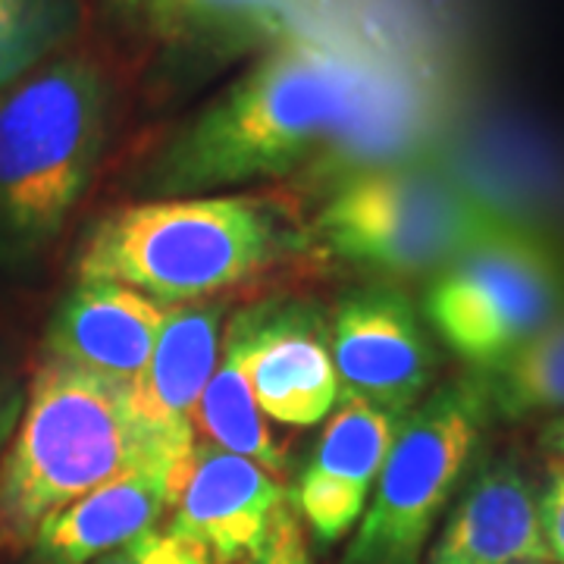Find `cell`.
<instances>
[{
	"mask_svg": "<svg viewBox=\"0 0 564 564\" xmlns=\"http://www.w3.org/2000/svg\"><path fill=\"white\" fill-rule=\"evenodd\" d=\"M492 414L533 417L564 411V311L518 351L486 370H474Z\"/></svg>",
	"mask_w": 564,
	"mask_h": 564,
	"instance_id": "ac0fdd59",
	"label": "cell"
},
{
	"mask_svg": "<svg viewBox=\"0 0 564 564\" xmlns=\"http://www.w3.org/2000/svg\"><path fill=\"white\" fill-rule=\"evenodd\" d=\"M285 499L282 480L261 464L217 445H195L170 530L202 545L210 562H254Z\"/></svg>",
	"mask_w": 564,
	"mask_h": 564,
	"instance_id": "8fae6325",
	"label": "cell"
},
{
	"mask_svg": "<svg viewBox=\"0 0 564 564\" xmlns=\"http://www.w3.org/2000/svg\"><path fill=\"white\" fill-rule=\"evenodd\" d=\"M489 414L484 386L470 373L404 417L345 564L421 562L423 543L462 484Z\"/></svg>",
	"mask_w": 564,
	"mask_h": 564,
	"instance_id": "8992f818",
	"label": "cell"
},
{
	"mask_svg": "<svg viewBox=\"0 0 564 564\" xmlns=\"http://www.w3.org/2000/svg\"><path fill=\"white\" fill-rule=\"evenodd\" d=\"M76 25L73 0H0V91L35 73Z\"/></svg>",
	"mask_w": 564,
	"mask_h": 564,
	"instance_id": "d6986e66",
	"label": "cell"
},
{
	"mask_svg": "<svg viewBox=\"0 0 564 564\" xmlns=\"http://www.w3.org/2000/svg\"><path fill=\"white\" fill-rule=\"evenodd\" d=\"M242 367L251 395L263 417L289 426L321 423L339 399V377L333 367L323 329L304 314L267 321L239 314Z\"/></svg>",
	"mask_w": 564,
	"mask_h": 564,
	"instance_id": "5bb4252c",
	"label": "cell"
},
{
	"mask_svg": "<svg viewBox=\"0 0 564 564\" xmlns=\"http://www.w3.org/2000/svg\"><path fill=\"white\" fill-rule=\"evenodd\" d=\"M402 423V414L364 399H339L333 408L295 489L299 511L317 540L336 543L358 524Z\"/></svg>",
	"mask_w": 564,
	"mask_h": 564,
	"instance_id": "7c38bea8",
	"label": "cell"
},
{
	"mask_svg": "<svg viewBox=\"0 0 564 564\" xmlns=\"http://www.w3.org/2000/svg\"><path fill=\"white\" fill-rule=\"evenodd\" d=\"M223 304L185 302L166 307L154 355L129 383V404L148 436L195 443V408L210 383L223 348Z\"/></svg>",
	"mask_w": 564,
	"mask_h": 564,
	"instance_id": "9a60e30c",
	"label": "cell"
},
{
	"mask_svg": "<svg viewBox=\"0 0 564 564\" xmlns=\"http://www.w3.org/2000/svg\"><path fill=\"white\" fill-rule=\"evenodd\" d=\"M95 564H210L207 552L173 530H148L144 536L113 549Z\"/></svg>",
	"mask_w": 564,
	"mask_h": 564,
	"instance_id": "ffe728a7",
	"label": "cell"
},
{
	"mask_svg": "<svg viewBox=\"0 0 564 564\" xmlns=\"http://www.w3.org/2000/svg\"><path fill=\"white\" fill-rule=\"evenodd\" d=\"M158 443L132 414L129 383L44 358L0 458V549L35 543L47 518L135 467Z\"/></svg>",
	"mask_w": 564,
	"mask_h": 564,
	"instance_id": "7a4b0ae2",
	"label": "cell"
},
{
	"mask_svg": "<svg viewBox=\"0 0 564 564\" xmlns=\"http://www.w3.org/2000/svg\"><path fill=\"white\" fill-rule=\"evenodd\" d=\"M329 355L339 399L364 402L408 417L433 377V348L411 302L392 292H358L345 299L329 326Z\"/></svg>",
	"mask_w": 564,
	"mask_h": 564,
	"instance_id": "9c48e42d",
	"label": "cell"
},
{
	"mask_svg": "<svg viewBox=\"0 0 564 564\" xmlns=\"http://www.w3.org/2000/svg\"><path fill=\"white\" fill-rule=\"evenodd\" d=\"M107 135V88L85 57L47 63L0 98V251L32 258L88 188Z\"/></svg>",
	"mask_w": 564,
	"mask_h": 564,
	"instance_id": "277c9868",
	"label": "cell"
},
{
	"mask_svg": "<svg viewBox=\"0 0 564 564\" xmlns=\"http://www.w3.org/2000/svg\"><path fill=\"white\" fill-rule=\"evenodd\" d=\"M543 445H545V452H549L552 458H558L564 467V417H558V421H552L549 426H545Z\"/></svg>",
	"mask_w": 564,
	"mask_h": 564,
	"instance_id": "cb8c5ba5",
	"label": "cell"
},
{
	"mask_svg": "<svg viewBox=\"0 0 564 564\" xmlns=\"http://www.w3.org/2000/svg\"><path fill=\"white\" fill-rule=\"evenodd\" d=\"M540 496L514 464H492L467 486L426 564L549 562Z\"/></svg>",
	"mask_w": 564,
	"mask_h": 564,
	"instance_id": "2e32d148",
	"label": "cell"
},
{
	"mask_svg": "<svg viewBox=\"0 0 564 564\" xmlns=\"http://www.w3.org/2000/svg\"><path fill=\"white\" fill-rule=\"evenodd\" d=\"M132 35L180 54L270 51L282 41L329 32V0H101Z\"/></svg>",
	"mask_w": 564,
	"mask_h": 564,
	"instance_id": "30bf717a",
	"label": "cell"
},
{
	"mask_svg": "<svg viewBox=\"0 0 564 564\" xmlns=\"http://www.w3.org/2000/svg\"><path fill=\"white\" fill-rule=\"evenodd\" d=\"M195 445L161 440L135 467L47 518L32 543L35 562L91 564L158 530V521L180 502Z\"/></svg>",
	"mask_w": 564,
	"mask_h": 564,
	"instance_id": "ba28073f",
	"label": "cell"
},
{
	"mask_svg": "<svg viewBox=\"0 0 564 564\" xmlns=\"http://www.w3.org/2000/svg\"><path fill=\"white\" fill-rule=\"evenodd\" d=\"M192 426L202 430L207 443L229 455H242L248 462L261 464L267 474L285 480V458L263 421L261 408L251 395V386L242 367V339L236 323L223 333V348L217 370L204 389L202 402L195 408Z\"/></svg>",
	"mask_w": 564,
	"mask_h": 564,
	"instance_id": "e0dca14e",
	"label": "cell"
},
{
	"mask_svg": "<svg viewBox=\"0 0 564 564\" xmlns=\"http://www.w3.org/2000/svg\"><path fill=\"white\" fill-rule=\"evenodd\" d=\"M508 223L455 176L402 161L351 173L314 229L343 261L423 273L443 270Z\"/></svg>",
	"mask_w": 564,
	"mask_h": 564,
	"instance_id": "5b68a950",
	"label": "cell"
},
{
	"mask_svg": "<svg viewBox=\"0 0 564 564\" xmlns=\"http://www.w3.org/2000/svg\"><path fill=\"white\" fill-rule=\"evenodd\" d=\"M289 248V229L258 198H163L107 214L82 245L76 273L185 304L239 285Z\"/></svg>",
	"mask_w": 564,
	"mask_h": 564,
	"instance_id": "3957f363",
	"label": "cell"
},
{
	"mask_svg": "<svg viewBox=\"0 0 564 564\" xmlns=\"http://www.w3.org/2000/svg\"><path fill=\"white\" fill-rule=\"evenodd\" d=\"M426 98L377 51L336 32L302 35L258 63L163 148L148 185L195 195L302 166L361 173L421 141Z\"/></svg>",
	"mask_w": 564,
	"mask_h": 564,
	"instance_id": "6da1fadb",
	"label": "cell"
},
{
	"mask_svg": "<svg viewBox=\"0 0 564 564\" xmlns=\"http://www.w3.org/2000/svg\"><path fill=\"white\" fill-rule=\"evenodd\" d=\"M521 564H562V562H555V558H549V562H521Z\"/></svg>",
	"mask_w": 564,
	"mask_h": 564,
	"instance_id": "d4e9b609",
	"label": "cell"
},
{
	"mask_svg": "<svg viewBox=\"0 0 564 564\" xmlns=\"http://www.w3.org/2000/svg\"><path fill=\"white\" fill-rule=\"evenodd\" d=\"M166 307L120 282L79 280L47 323L44 358L132 383L154 355Z\"/></svg>",
	"mask_w": 564,
	"mask_h": 564,
	"instance_id": "4fadbf2b",
	"label": "cell"
},
{
	"mask_svg": "<svg viewBox=\"0 0 564 564\" xmlns=\"http://www.w3.org/2000/svg\"><path fill=\"white\" fill-rule=\"evenodd\" d=\"M251 564H311L304 527L289 505L276 514V521H273L267 540H263L261 552L254 555Z\"/></svg>",
	"mask_w": 564,
	"mask_h": 564,
	"instance_id": "44dd1931",
	"label": "cell"
},
{
	"mask_svg": "<svg viewBox=\"0 0 564 564\" xmlns=\"http://www.w3.org/2000/svg\"><path fill=\"white\" fill-rule=\"evenodd\" d=\"M540 508H543V527L552 558L564 564V467L555 470L552 484L545 486L540 496Z\"/></svg>",
	"mask_w": 564,
	"mask_h": 564,
	"instance_id": "7402d4cb",
	"label": "cell"
},
{
	"mask_svg": "<svg viewBox=\"0 0 564 564\" xmlns=\"http://www.w3.org/2000/svg\"><path fill=\"white\" fill-rule=\"evenodd\" d=\"M564 311L555 251L508 223L443 267L426 292V317L462 361L486 370L518 351Z\"/></svg>",
	"mask_w": 564,
	"mask_h": 564,
	"instance_id": "52a82bcc",
	"label": "cell"
},
{
	"mask_svg": "<svg viewBox=\"0 0 564 564\" xmlns=\"http://www.w3.org/2000/svg\"><path fill=\"white\" fill-rule=\"evenodd\" d=\"M20 411H22V395L17 389H7V386H0V458H3V448L10 443V436H13V426L20 421Z\"/></svg>",
	"mask_w": 564,
	"mask_h": 564,
	"instance_id": "603a6c76",
	"label": "cell"
}]
</instances>
